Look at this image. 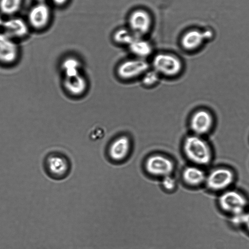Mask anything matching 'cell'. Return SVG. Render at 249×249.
I'll return each mask as SVG.
<instances>
[{
    "instance_id": "6da1fadb",
    "label": "cell",
    "mask_w": 249,
    "mask_h": 249,
    "mask_svg": "<svg viewBox=\"0 0 249 249\" xmlns=\"http://www.w3.org/2000/svg\"><path fill=\"white\" fill-rule=\"evenodd\" d=\"M183 150L186 157L196 165H207L212 160L209 145L198 135L187 137L184 142Z\"/></svg>"
},
{
    "instance_id": "7a4b0ae2",
    "label": "cell",
    "mask_w": 249,
    "mask_h": 249,
    "mask_svg": "<svg viewBox=\"0 0 249 249\" xmlns=\"http://www.w3.org/2000/svg\"><path fill=\"white\" fill-rule=\"evenodd\" d=\"M43 167L46 174L51 178L57 180L66 178L71 170L70 160L60 152L48 154L44 159Z\"/></svg>"
},
{
    "instance_id": "3957f363",
    "label": "cell",
    "mask_w": 249,
    "mask_h": 249,
    "mask_svg": "<svg viewBox=\"0 0 249 249\" xmlns=\"http://www.w3.org/2000/svg\"><path fill=\"white\" fill-rule=\"evenodd\" d=\"M221 209L231 215L245 212L248 199L241 192L235 190H226L222 192L218 199Z\"/></svg>"
},
{
    "instance_id": "277c9868",
    "label": "cell",
    "mask_w": 249,
    "mask_h": 249,
    "mask_svg": "<svg viewBox=\"0 0 249 249\" xmlns=\"http://www.w3.org/2000/svg\"><path fill=\"white\" fill-rule=\"evenodd\" d=\"M234 179V173L231 169L219 167L212 170L206 175L204 183L210 190L223 192L228 189Z\"/></svg>"
},
{
    "instance_id": "5b68a950",
    "label": "cell",
    "mask_w": 249,
    "mask_h": 249,
    "mask_svg": "<svg viewBox=\"0 0 249 249\" xmlns=\"http://www.w3.org/2000/svg\"><path fill=\"white\" fill-rule=\"evenodd\" d=\"M153 70L159 74L169 76L178 74L182 69L181 61L170 54L160 53L156 55L152 61Z\"/></svg>"
},
{
    "instance_id": "8992f818",
    "label": "cell",
    "mask_w": 249,
    "mask_h": 249,
    "mask_svg": "<svg viewBox=\"0 0 249 249\" xmlns=\"http://www.w3.org/2000/svg\"><path fill=\"white\" fill-rule=\"evenodd\" d=\"M51 15V8L46 2L36 3L28 13L27 22L30 28L40 31L48 26Z\"/></svg>"
},
{
    "instance_id": "52a82bcc",
    "label": "cell",
    "mask_w": 249,
    "mask_h": 249,
    "mask_svg": "<svg viewBox=\"0 0 249 249\" xmlns=\"http://www.w3.org/2000/svg\"><path fill=\"white\" fill-rule=\"evenodd\" d=\"M129 29L137 37H142L150 30L152 18L148 12L142 9L133 11L128 18Z\"/></svg>"
},
{
    "instance_id": "ba28073f",
    "label": "cell",
    "mask_w": 249,
    "mask_h": 249,
    "mask_svg": "<svg viewBox=\"0 0 249 249\" xmlns=\"http://www.w3.org/2000/svg\"><path fill=\"white\" fill-rule=\"evenodd\" d=\"M19 48L15 40L0 33V66H8L15 63L19 56Z\"/></svg>"
},
{
    "instance_id": "9c48e42d",
    "label": "cell",
    "mask_w": 249,
    "mask_h": 249,
    "mask_svg": "<svg viewBox=\"0 0 249 249\" xmlns=\"http://www.w3.org/2000/svg\"><path fill=\"white\" fill-rule=\"evenodd\" d=\"M213 32L210 29L201 30L191 29L184 34L181 39L182 47L187 51H194L200 48L208 40L211 39Z\"/></svg>"
},
{
    "instance_id": "30bf717a",
    "label": "cell",
    "mask_w": 249,
    "mask_h": 249,
    "mask_svg": "<svg viewBox=\"0 0 249 249\" xmlns=\"http://www.w3.org/2000/svg\"><path fill=\"white\" fill-rule=\"evenodd\" d=\"M145 168L152 175L163 177L172 173L174 164L169 158L162 155H155L147 159Z\"/></svg>"
},
{
    "instance_id": "8fae6325",
    "label": "cell",
    "mask_w": 249,
    "mask_h": 249,
    "mask_svg": "<svg viewBox=\"0 0 249 249\" xmlns=\"http://www.w3.org/2000/svg\"><path fill=\"white\" fill-rule=\"evenodd\" d=\"M149 67L148 63L143 59L127 60L119 65L117 73L124 79H130L144 74Z\"/></svg>"
},
{
    "instance_id": "7c38bea8",
    "label": "cell",
    "mask_w": 249,
    "mask_h": 249,
    "mask_svg": "<svg viewBox=\"0 0 249 249\" xmlns=\"http://www.w3.org/2000/svg\"><path fill=\"white\" fill-rule=\"evenodd\" d=\"M1 28L3 33L14 40L26 37L30 29L27 21L18 17H11L4 20Z\"/></svg>"
},
{
    "instance_id": "4fadbf2b",
    "label": "cell",
    "mask_w": 249,
    "mask_h": 249,
    "mask_svg": "<svg viewBox=\"0 0 249 249\" xmlns=\"http://www.w3.org/2000/svg\"><path fill=\"white\" fill-rule=\"evenodd\" d=\"M213 119L211 114L203 110L196 111L193 115L190 122L192 130L196 135L207 133L211 128Z\"/></svg>"
},
{
    "instance_id": "5bb4252c",
    "label": "cell",
    "mask_w": 249,
    "mask_h": 249,
    "mask_svg": "<svg viewBox=\"0 0 249 249\" xmlns=\"http://www.w3.org/2000/svg\"><path fill=\"white\" fill-rule=\"evenodd\" d=\"M64 84L68 93L74 96L82 95L87 88V81L80 73L75 75L65 77Z\"/></svg>"
},
{
    "instance_id": "9a60e30c",
    "label": "cell",
    "mask_w": 249,
    "mask_h": 249,
    "mask_svg": "<svg viewBox=\"0 0 249 249\" xmlns=\"http://www.w3.org/2000/svg\"><path fill=\"white\" fill-rule=\"evenodd\" d=\"M130 147L128 138L125 136L120 137L112 143L109 149V155L113 160H122L128 155Z\"/></svg>"
},
{
    "instance_id": "2e32d148",
    "label": "cell",
    "mask_w": 249,
    "mask_h": 249,
    "mask_svg": "<svg viewBox=\"0 0 249 249\" xmlns=\"http://www.w3.org/2000/svg\"><path fill=\"white\" fill-rule=\"evenodd\" d=\"M206 174L204 170L197 166H190L183 171L182 176L185 182L193 186L205 183Z\"/></svg>"
},
{
    "instance_id": "e0dca14e",
    "label": "cell",
    "mask_w": 249,
    "mask_h": 249,
    "mask_svg": "<svg viewBox=\"0 0 249 249\" xmlns=\"http://www.w3.org/2000/svg\"><path fill=\"white\" fill-rule=\"evenodd\" d=\"M128 47L133 54L142 59L149 56L152 51L150 43L140 37H136Z\"/></svg>"
},
{
    "instance_id": "ac0fdd59",
    "label": "cell",
    "mask_w": 249,
    "mask_h": 249,
    "mask_svg": "<svg viewBox=\"0 0 249 249\" xmlns=\"http://www.w3.org/2000/svg\"><path fill=\"white\" fill-rule=\"evenodd\" d=\"M62 68L65 77L75 75L80 73V63L75 57L69 56L63 61Z\"/></svg>"
},
{
    "instance_id": "d6986e66",
    "label": "cell",
    "mask_w": 249,
    "mask_h": 249,
    "mask_svg": "<svg viewBox=\"0 0 249 249\" xmlns=\"http://www.w3.org/2000/svg\"><path fill=\"white\" fill-rule=\"evenodd\" d=\"M22 0H0V12L3 15L11 16L20 9Z\"/></svg>"
},
{
    "instance_id": "ffe728a7",
    "label": "cell",
    "mask_w": 249,
    "mask_h": 249,
    "mask_svg": "<svg viewBox=\"0 0 249 249\" xmlns=\"http://www.w3.org/2000/svg\"><path fill=\"white\" fill-rule=\"evenodd\" d=\"M136 37L129 29H118L113 35V39L116 43L128 46Z\"/></svg>"
},
{
    "instance_id": "44dd1931",
    "label": "cell",
    "mask_w": 249,
    "mask_h": 249,
    "mask_svg": "<svg viewBox=\"0 0 249 249\" xmlns=\"http://www.w3.org/2000/svg\"><path fill=\"white\" fill-rule=\"evenodd\" d=\"M143 74L142 82L146 86H152L159 80V74L154 70H148Z\"/></svg>"
},
{
    "instance_id": "7402d4cb",
    "label": "cell",
    "mask_w": 249,
    "mask_h": 249,
    "mask_svg": "<svg viewBox=\"0 0 249 249\" xmlns=\"http://www.w3.org/2000/svg\"><path fill=\"white\" fill-rule=\"evenodd\" d=\"M162 184L165 189L171 191L175 188L176 182L175 179L170 175L163 177Z\"/></svg>"
},
{
    "instance_id": "603a6c76",
    "label": "cell",
    "mask_w": 249,
    "mask_h": 249,
    "mask_svg": "<svg viewBox=\"0 0 249 249\" xmlns=\"http://www.w3.org/2000/svg\"><path fill=\"white\" fill-rule=\"evenodd\" d=\"M241 226H244L249 231V211L244 212L241 217Z\"/></svg>"
},
{
    "instance_id": "cb8c5ba5",
    "label": "cell",
    "mask_w": 249,
    "mask_h": 249,
    "mask_svg": "<svg viewBox=\"0 0 249 249\" xmlns=\"http://www.w3.org/2000/svg\"><path fill=\"white\" fill-rule=\"evenodd\" d=\"M52 3L58 7H62L65 5L69 0H51Z\"/></svg>"
},
{
    "instance_id": "d4e9b609",
    "label": "cell",
    "mask_w": 249,
    "mask_h": 249,
    "mask_svg": "<svg viewBox=\"0 0 249 249\" xmlns=\"http://www.w3.org/2000/svg\"><path fill=\"white\" fill-rule=\"evenodd\" d=\"M4 20H3L1 16L0 15V27H1L3 24Z\"/></svg>"
},
{
    "instance_id": "484cf974",
    "label": "cell",
    "mask_w": 249,
    "mask_h": 249,
    "mask_svg": "<svg viewBox=\"0 0 249 249\" xmlns=\"http://www.w3.org/2000/svg\"><path fill=\"white\" fill-rule=\"evenodd\" d=\"M36 3L46 2V0H35Z\"/></svg>"
}]
</instances>
